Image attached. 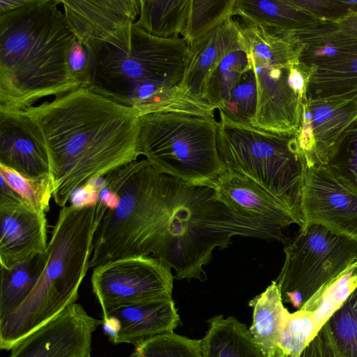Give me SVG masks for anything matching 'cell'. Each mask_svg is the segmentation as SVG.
<instances>
[{"instance_id":"obj_24","label":"cell","mask_w":357,"mask_h":357,"mask_svg":"<svg viewBox=\"0 0 357 357\" xmlns=\"http://www.w3.org/2000/svg\"><path fill=\"white\" fill-rule=\"evenodd\" d=\"M253 308L249 331L266 357H284L279 347L282 331L290 312L284 307L275 280L249 302Z\"/></svg>"},{"instance_id":"obj_38","label":"cell","mask_w":357,"mask_h":357,"mask_svg":"<svg viewBox=\"0 0 357 357\" xmlns=\"http://www.w3.org/2000/svg\"><path fill=\"white\" fill-rule=\"evenodd\" d=\"M70 76L79 88H89L92 80L93 57L91 52L78 39L73 43L67 57Z\"/></svg>"},{"instance_id":"obj_27","label":"cell","mask_w":357,"mask_h":357,"mask_svg":"<svg viewBox=\"0 0 357 357\" xmlns=\"http://www.w3.org/2000/svg\"><path fill=\"white\" fill-rule=\"evenodd\" d=\"M44 252L10 268L1 267L0 319L14 311L29 295L44 267Z\"/></svg>"},{"instance_id":"obj_22","label":"cell","mask_w":357,"mask_h":357,"mask_svg":"<svg viewBox=\"0 0 357 357\" xmlns=\"http://www.w3.org/2000/svg\"><path fill=\"white\" fill-rule=\"evenodd\" d=\"M280 34L305 29L321 22L291 0H236L233 16Z\"/></svg>"},{"instance_id":"obj_43","label":"cell","mask_w":357,"mask_h":357,"mask_svg":"<svg viewBox=\"0 0 357 357\" xmlns=\"http://www.w3.org/2000/svg\"><path fill=\"white\" fill-rule=\"evenodd\" d=\"M335 346V345H334ZM335 357H341L335 347Z\"/></svg>"},{"instance_id":"obj_25","label":"cell","mask_w":357,"mask_h":357,"mask_svg":"<svg viewBox=\"0 0 357 357\" xmlns=\"http://www.w3.org/2000/svg\"><path fill=\"white\" fill-rule=\"evenodd\" d=\"M201 340L202 357H266L249 329L234 317L215 316Z\"/></svg>"},{"instance_id":"obj_36","label":"cell","mask_w":357,"mask_h":357,"mask_svg":"<svg viewBox=\"0 0 357 357\" xmlns=\"http://www.w3.org/2000/svg\"><path fill=\"white\" fill-rule=\"evenodd\" d=\"M317 334L311 312L300 309L290 313L279 340L284 357L298 356Z\"/></svg>"},{"instance_id":"obj_16","label":"cell","mask_w":357,"mask_h":357,"mask_svg":"<svg viewBox=\"0 0 357 357\" xmlns=\"http://www.w3.org/2000/svg\"><path fill=\"white\" fill-rule=\"evenodd\" d=\"M46 214L25 202L0 203V264L10 268L46 251Z\"/></svg>"},{"instance_id":"obj_30","label":"cell","mask_w":357,"mask_h":357,"mask_svg":"<svg viewBox=\"0 0 357 357\" xmlns=\"http://www.w3.org/2000/svg\"><path fill=\"white\" fill-rule=\"evenodd\" d=\"M236 0H190L181 33L188 45L233 17Z\"/></svg>"},{"instance_id":"obj_14","label":"cell","mask_w":357,"mask_h":357,"mask_svg":"<svg viewBox=\"0 0 357 357\" xmlns=\"http://www.w3.org/2000/svg\"><path fill=\"white\" fill-rule=\"evenodd\" d=\"M301 227L317 225L357 240V196L325 165L305 167L301 199Z\"/></svg>"},{"instance_id":"obj_21","label":"cell","mask_w":357,"mask_h":357,"mask_svg":"<svg viewBox=\"0 0 357 357\" xmlns=\"http://www.w3.org/2000/svg\"><path fill=\"white\" fill-rule=\"evenodd\" d=\"M287 35L302 45V62L328 58L357 45V13L336 21L321 22Z\"/></svg>"},{"instance_id":"obj_42","label":"cell","mask_w":357,"mask_h":357,"mask_svg":"<svg viewBox=\"0 0 357 357\" xmlns=\"http://www.w3.org/2000/svg\"><path fill=\"white\" fill-rule=\"evenodd\" d=\"M26 2V0H0V14L15 9Z\"/></svg>"},{"instance_id":"obj_37","label":"cell","mask_w":357,"mask_h":357,"mask_svg":"<svg viewBox=\"0 0 357 357\" xmlns=\"http://www.w3.org/2000/svg\"><path fill=\"white\" fill-rule=\"evenodd\" d=\"M320 22H333L357 13V1L291 0Z\"/></svg>"},{"instance_id":"obj_9","label":"cell","mask_w":357,"mask_h":357,"mask_svg":"<svg viewBox=\"0 0 357 357\" xmlns=\"http://www.w3.org/2000/svg\"><path fill=\"white\" fill-rule=\"evenodd\" d=\"M219 122L178 112L140 116L139 149L158 172L208 186L226 169L218 148Z\"/></svg>"},{"instance_id":"obj_12","label":"cell","mask_w":357,"mask_h":357,"mask_svg":"<svg viewBox=\"0 0 357 357\" xmlns=\"http://www.w3.org/2000/svg\"><path fill=\"white\" fill-rule=\"evenodd\" d=\"M68 24L91 52L104 47L128 52L139 0H60Z\"/></svg>"},{"instance_id":"obj_26","label":"cell","mask_w":357,"mask_h":357,"mask_svg":"<svg viewBox=\"0 0 357 357\" xmlns=\"http://www.w3.org/2000/svg\"><path fill=\"white\" fill-rule=\"evenodd\" d=\"M190 0H139L135 24L148 34L161 38L178 36L184 28Z\"/></svg>"},{"instance_id":"obj_8","label":"cell","mask_w":357,"mask_h":357,"mask_svg":"<svg viewBox=\"0 0 357 357\" xmlns=\"http://www.w3.org/2000/svg\"><path fill=\"white\" fill-rule=\"evenodd\" d=\"M219 114L218 148L225 169L257 183L280 200L302 227L301 199L306 166L294 135L238 123Z\"/></svg>"},{"instance_id":"obj_23","label":"cell","mask_w":357,"mask_h":357,"mask_svg":"<svg viewBox=\"0 0 357 357\" xmlns=\"http://www.w3.org/2000/svg\"><path fill=\"white\" fill-rule=\"evenodd\" d=\"M305 64L314 66L307 96L337 97L357 103V47Z\"/></svg>"},{"instance_id":"obj_11","label":"cell","mask_w":357,"mask_h":357,"mask_svg":"<svg viewBox=\"0 0 357 357\" xmlns=\"http://www.w3.org/2000/svg\"><path fill=\"white\" fill-rule=\"evenodd\" d=\"M171 268L151 257L120 258L94 268L91 284L102 310L155 298L172 297Z\"/></svg>"},{"instance_id":"obj_6","label":"cell","mask_w":357,"mask_h":357,"mask_svg":"<svg viewBox=\"0 0 357 357\" xmlns=\"http://www.w3.org/2000/svg\"><path fill=\"white\" fill-rule=\"evenodd\" d=\"M105 179L119 202L100 220L90 268L120 258L154 257L167 218V174L143 159L116 168Z\"/></svg>"},{"instance_id":"obj_19","label":"cell","mask_w":357,"mask_h":357,"mask_svg":"<svg viewBox=\"0 0 357 357\" xmlns=\"http://www.w3.org/2000/svg\"><path fill=\"white\" fill-rule=\"evenodd\" d=\"M241 26L238 22L229 18L189 45L191 57L180 84L183 91L204 100L205 84L212 70L226 55L242 47Z\"/></svg>"},{"instance_id":"obj_10","label":"cell","mask_w":357,"mask_h":357,"mask_svg":"<svg viewBox=\"0 0 357 357\" xmlns=\"http://www.w3.org/2000/svg\"><path fill=\"white\" fill-rule=\"evenodd\" d=\"M286 241L276 279L283 303L299 310L317 291L357 260V240L311 225Z\"/></svg>"},{"instance_id":"obj_40","label":"cell","mask_w":357,"mask_h":357,"mask_svg":"<svg viewBox=\"0 0 357 357\" xmlns=\"http://www.w3.org/2000/svg\"><path fill=\"white\" fill-rule=\"evenodd\" d=\"M99 191L89 181L77 188L70 198V205L76 208L93 206L98 204Z\"/></svg>"},{"instance_id":"obj_28","label":"cell","mask_w":357,"mask_h":357,"mask_svg":"<svg viewBox=\"0 0 357 357\" xmlns=\"http://www.w3.org/2000/svg\"><path fill=\"white\" fill-rule=\"evenodd\" d=\"M356 288L357 260L323 286L300 308L312 312L317 333Z\"/></svg>"},{"instance_id":"obj_41","label":"cell","mask_w":357,"mask_h":357,"mask_svg":"<svg viewBox=\"0 0 357 357\" xmlns=\"http://www.w3.org/2000/svg\"><path fill=\"white\" fill-rule=\"evenodd\" d=\"M24 202L1 176L0 178V203H17Z\"/></svg>"},{"instance_id":"obj_39","label":"cell","mask_w":357,"mask_h":357,"mask_svg":"<svg viewBox=\"0 0 357 357\" xmlns=\"http://www.w3.org/2000/svg\"><path fill=\"white\" fill-rule=\"evenodd\" d=\"M289 357H335V346L326 324L298 356Z\"/></svg>"},{"instance_id":"obj_29","label":"cell","mask_w":357,"mask_h":357,"mask_svg":"<svg viewBox=\"0 0 357 357\" xmlns=\"http://www.w3.org/2000/svg\"><path fill=\"white\" fill-rule=\"evenodd\" d=\"M249 68L248 55L243 47L229 53L209 75L204 89V100L218 109Z\"/></svg>"},{"instance_id":"obj_1","label":"cell","mask_w":357,"mask_h":357,"mask_svg":"<svg viewBox=\"0 0 357 357\" xmlns=\"http://www.w3.org/2000/svg\"><path fill=\"white\" fill-rule=\"evenodd\" d=\"M13 112L45 150L52 197L61 208L91 178L141 155L139 112L88 88Z\"/></svg>"},{"instance_id":"obj_34","label":"cell","mask_w":357,"mask_h":357,"mask_svg":"<svg viewBox=\"0 0 357 357\" xmlns=\"http://www.w3.org/2000/svg\"><path fill=\"white\" fill-rule=\"evenodd\" d=\"M325 166L342 185L357 196V119Z\"/></svg>"},{"instance_id":"obj_18","label":"cell","mask_w":357,"mask_h":357,"mask_svg":"<svg viewBox=\"0 0 357 357\" xmlns=\"http://www.w3.org/2000/svg\"><path fill=\"white\" fill-rule=\"evenodd\" d=\"M119 321L120 330L114 344L138 346L155 336L174 333L180 318L172 297H164L121 305L109 311Z\"/></svg>"},{"instance_id":"obj_5","label":"cell","mask_w":357,"mask_h":357,"mask_svg":"<svg viewBox=\"0 0 357 357\" xmlns=\"http://www.w3.org/2000/svg\"><path fill=\"white\" fill-rule=\"evenodd\" d=\"M96 205L84 208L66 205L59 211L36 284L14 311L0 319L1 349H11L76 303L80 284L90 268L94 235L100 222Z\"/></svg>"},{"instance_id":"obj_32","label":"cell","mask_w":357,"mask_h":357,"mask_svg":"<svg viewBox=\"0 0 357 357\" xmlns=\"http://www.w3.org/2000/svg\"><path fill=\"white\" fill-rule=\"evenodd\" d=\"M341 357H357V288L326 322Z\"/></svg>"},{"instance_id":"obj_15","label":"cell","mask_w":357,"mask_h":357,"mask_svg":"<svg viewBox=\"0 0 357 357\" xmlns=\"http://www.w3.org/2000/svg\"><path fill=\"white\" fill-rule=\"evenodd\" d=\"M100 324L75 303L14 345L9 357H90L92 333Z\"/></svg>"},{"instance_id":"obj_4","label":"cell","mask_w":357,"mask_h":357,"mask_svg":"<svg viewBox=\"0 0 357 357\" xmlns=\"http://www.w3.org/2000/svg\"><path fill=\"white\" fill-rule=\"evenodd\" d=\"M283 229L233 210L208 186L194 185L167 174V218L153 258L175 271L177 280L206 279L203 267L215 248H228L234 236L281 241Z\"/></svg>"},{"instance_id":"obj_2","label":"cell","mask_w":357,"mask_h":357,"mask_svg":"<svg viewBox=\"0 0 357 357\" xmlns=\"http://www.w3.org/2000/svg\"><path fill=\"white\" fill-rule=\"evenodd\" d=\"M60 0H26L0 14V111L23 110L79 88L67 57L76 36Z\"/></svg>"},{"instance_id":"obj_17","label":"cell","mask_w":357,"mask_h":357,"mask_svg":"<svg viewBox=\"0 0 357 357\" xmlns=\"http://www.w3.org/2000/svg\"><path fill=\"white\" fill-rule=\"evenodd\" d=\"M208 187L217 198L236 212L262 218L283 229L298 222L277 198L248 177L225 170Z\"/></svg>"},{"instance_id":"obj_35","label":"cell","mask_w":357,"mask_h":357,"mask_svg":"<svg viewBox=\"0 0 357 357\" xmlns=\"http://www.w3.org/2000/svg\"><path fill=\"white\" fill-rule=\"evenodd\" d=\"M130 357H202L201 340L174 333L161 335L137 346Z\"/></svg>"},{"instance_id":"obj_13","label":"cell","mask_w":357,"mask_h":357,"mask_svg":"<svg viewBox=\"0 0 357 357\" xmlns=\"http://www.w3.org/2000/svg\"><path fill=\"white\" fill-rule=\"evenodd\" d=\"M357 119V103L337 97L307 96L303 100L299 126L294 135L306 167L326 165Z\"/></svg>"},{"instance_id":"obj_33","label":"cell","mask_w":357,"mask_h":357,"mask_svg":"<svg viewBox=\"0 0 357 357\" xmlns=\"http://www.w3.org/2000/svg\"><path fill=\"white\" fill-rule=\"evenodd\" d=\"M0 175L34 210L45 214L49 211L52 197V184L50 175L31 177L2 165H0Z\"/></svg>"},{"instance_id":"obj_31","label":"cell","mask_w":357,"mask_h":357,"mask_svg":"<svg viewBox=\"0 0 357 357\" xmlns=\"http://www.w3.org/2000/svg\"><path fill=\"white\" fill-rule=\"evenodd\" d=\"M257 99L256 77L250 66L218 110L232 121L252 126Z\"/></svg>"},{"instance_id":"obj_7","label":"cell","mask_w":357,"mask_h":357,"mask_svg":"<svg viewBox=\"0 0 357 357\" xmlns=\"http://www.w3.org/2000/svg\"><path fill=\"white\" fill-rule=\"evenodd\" d=\"M241 40L257 81V108L252 126L294 135L314 66L300 61L301 45L256 25L243 29Z\"/></svg>"},{"instance_id":"obj_3","label":"cell","mask_w":357,"mask_h":357,"mask_svg":"<svg viewBox=\"0 0 357 357\" xmlns=\"http://www.w3.org/2000/svg\"><path fill=\"white\" fill-rule=\"evenodd\" d=\"M93 68L89 89L136 109L140 116L178 112L214 117L215 108L180 87L191 57L184 38H161L136 26L128 52L104 47L91 52Z\"/></svg>"},{"instance_id":"obj_20","label":"cell","mask_w":357,"mask_h":357,"mask_svg":"<svg viewBox=\"0 0 357 357\" xmlns=\"http://www.w3.org/2000/svg\"><path fill=\"white\" fill-rule=\"evenodd\" d=\"M0 165L31 177L50 175L45 150L13 112L0 111Z\"/></svg>"},{"instance_id":"obj_44","label":"cell","mask_w":357,"mask_h":357,"mask_svg":"<svg viewBox=\"0 0 357 357\" xmlns=\"http://www.w3.org/2000/svg\"><path fill=\"white\" fill-rule=\"evenodd\" d=\"M91 357V356H90Z\"/></svg>"}]
</instances>
